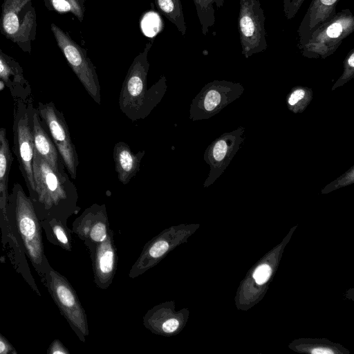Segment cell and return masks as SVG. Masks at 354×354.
I'll list each match as a JSON object with an SVG mask.
<instances>
[{
  "mask_svg": "<svg viewBox=\"0 0 354 354\" xmlns=\"http://www.w3.org/2000/svg\"><path fill=\"white\" fill-rule=\"evenodd\" d=\"M160 17L156 13L146 14L142 21V29L145 34L149 37L154 36L162 29V23Z\"/></svg>",
  "mask_w": 354,
  "mask_h": 354,
  "instance_id": "22",
  "label": "cell"
},
{
  "mask_svg": "<svg viewBox=\"0 0 354 354\" xmlns=\"http://www.w3.org/2000/svg\"><path fill=\"white\" fill-rule=\"evenodd\" d=\"M313 90L305 86L292 87L286 95L288 109L293 113H303L313 99Z\"/></svg>",
  "mask_w": 354,
  "mask_h": 354,
  "instance_id": "19",
  "label": "cell"
},
{
  "mask_svg": "<svg viewBox=\"0 0 354 354\" xmlns=\"http://www.w3.org/2000/svg\"><path fill=\"white\" fill-rule=\"evenodd\" d=\"M266 17L259 0H240L238 17L241 53L245 58L268 48Z\"/></svg>",
  "mask_w": 354,
  "mask_h": 354,
  "instance_id": "10",
  "label": "cell"
},
{
  "mask_svg": "<svg viewBox=\"0 0 354 354\" xmlns=\"http://www.w3.org/2000/svg\"><path fill=\"white\" fill-rule=\"evenodd\" d=\"M106 229L103 224L98 223L91 231V236L95 241H102L106 238Z\"/></svg>",
  "mask_w": 354,
  "mask_h": 354,
  "instance_id": "29",
  "label": "cell"
},
{
  "mask_svg": "<svg viewBox=\"0 0 354 354\" xmlns=\"http://www.w3.org/2000/svg\"><path fill=\"white\" fill-rule=\"evenodd\" d=\"M35 193L30 198L40 222L56 218L75 206L77 189L65 171L52 167L35 149L32 160Z\"/></svg>",
  "mask_w": 354,
  "mask_h": 354,
  "instance_id": "1",
  "label": "cell"
},
{
  "mask_svg": "<svg viewBox=\"0 0 354 354\" xmlns=\"http://www.w3.org/2000/svg\"><path fill=\"white\" fill-rule=\"evenodd\" d=\"M49 10L59 14L71 13L82 22L85 13L86 0H46Z\"/></svg>",
  "mask_w": 354,
  "mask_h": 354,
  "instance_id": "20",
  "label": "cell"
},
{
  "mask_svg": "<svg viewBox=\"0 0 354 354\" xmlns=\"http://www.w3.org/2000/svg\"><path fill=\"white\" fill-rule=\"evenodd\" d=\"M245 127L240 126L235 130L225 132L206 148L203 159L209 166V171L203 183L204 187L212 185L227 169L245 140Z\"/></svg>",
  "mask_w": 354,
  "mask_h": 354,
  "instance_id": "11",
  "label": "cell"
},
{
  "mask_svg": "<svg viewBox=\"0 0 354 354\" xmlns=\"http://www.w3.org/2000/svg\"><path fill=\"white\" fill-rule=\"evenodd\" d=\"M13 161L6 129L0 128V214L7 215L8 177Z\"/></svg>",
  "mask_w": 354,
  "mask_h": 354,
  "instance_id": "16",
  "label": "cell"
},
{
  "mask_svg": "<svg viewBox=\"0 0 354 354\" xmlns=\"http://www.w3.org/2000/svg\"><path fill=\"white\" fill-rule=\"evenodd\" d=\"M37 109L43 126L49 133L63 160L65 168L71 178L75 180L80 161L63 113L56 108L53 102H40Z\"/></svg>",
  "mask_w": 354,
  "mask_h": 354,
  "instance_id": "9",
  "label": "cell"
},
{
  "mask_svg": "<svg viewBox=\"0 0 354 354\" xmlns=\"http://www.w3.org/2000/svg\"><path fill=\"white\" fill-rule=\"evenodd\" d=\"M354 77V48L350 50L343 64V73L331 88L332 91L343 86Z\"/></svg>",
  "mask_w": 354,
  "mask_h": 354,
  "instance_id": "21",
  "label": "cell"
},
{
  "mask_svg": "<svg viewBox=\"0 0 354 354\" xmlns=\"http://www.w3.org/2000/svg\"><path fill=\"white\" fill-rule=\"evenodd\" d=\"M354 183V165H353L344 174L341 175L335 180L327 185L323 189L322 193H327L333 190L351 185Z\"/></svg>",
  "mask_w": 354,
  "mask_h": 354,
  "instance_id": "23",
  "label": "cell"
},
{
  "mask_svg": "<svg viewBox=\"0 0 354 354\" xmlns=\"http://www.w3.org/2000/svg\"><path fill=\"white\" fill-rule=\"evenodd\" d=\"M0 354H17L12 344L0 333Z\"/></svg>",
  "mask_w": 354,
  "mask_h": 354,
  "instance_id": "28",
  "label": "cell"
},
{
  "mask_svg": "<svg viewBox=\"0 0 354 354\" xmlns=\"http://www.w3.org/2000/svg\"><path fill=\"white\" fill-rule=\"evenodd\" d=\"M145 155V150L133 153L130 146L123 141L115 143L113 149V157L115 170L120 182L127 185L131 181L139 171Z\"/></svg>",
  "mask_w": 354,
  "mask_h": 354,
  "instance_id": "15",
  "label": "cell"
},
{
  "mask_svg": "<svg viewBox=\"0 0 354 354\" xmlns=\"http://www.w3.org/2000/svg\"><path fill=\"white\" fill-rule=\"evenodd\" d=\"M0 80L8 88L13 99L27 100L32 95V89L25 78L19 64L5 54L0 48Z\"/></svg>",
  "mask_w": 354,
  "mask_h": 354,
  "instance_id": "12",
  "label": "cell"
},
{
  "mask_svg": "<svg viewBox=\"0 0 354 354\" xmlns=\"http://www.w3.org/2000/svg\"><path fill=\"white\" fill-rule=\"evenodd\" d=\"M168 248L169 245L167 241H159L151 246L149 250V254L153 258H158L164 254Z\"/></svg>",
  "mask_w": 354,
  "mask_h": 354,
  "instance_id": "26",
  "label": "cell"
},
{
  "mask_svg": "<svg viewBox=\"0 0 354 354\" xmlns=\"http://www.w3.org/2000/svg\"><path fill=\"white\" fill-rule=\"evenodd\" d=\"M202 33L206 35L216 21L215 12L223 7L225 0H193Z\"/></svg>",
  "mask_w": 354,
  "mask_h": 354,
  "instance_id": "18",
  "label": "cell"
},
{
  "mask_svg": "<svg viewBox=\"0 0 354 354\" xmlns=\"http://www.w3.org/2000/svg\"><path fill=\"white\" fill-rule=\"evenodd\" d=\"M304 1L305 0H291L290 6L285 13L287 19H291L295 17Z\"/></svg>",
  "mask_w": 354,
  "mask_h": 354,
  "instance_id": "27",
  "label": "cell"
},
{
  "mask_svg": "<svg viewBox=\"0 0 354 354\" xmlns=\"http://www.w3.org/2000/svg\"><path fill=\"white\" fill-rule=\"evenodd\" d=\"M32 130L34 149L44 158L50 165L59 171H65L63 160L58 152L49 133L43 126L37 108H33Z\"/></svg>",
  "mask_w": 354,
  "mask_h": 354,
  "instance_id": "13",
  "label": "cell"
},
{
  "mask_svg": "<svg viewBox=\"0 0 354 354\" xmlns=\"http://www.w3.org/2000/svg\"><path fill=\"white\" fill-rule=\"evenodd\" d=\"M340 0H312L298 28L299 47L310 32L336 12Z\"/></svg>",
  "mask_w": 354,
  "mask_h": 354,
  "instance_id": "14",
  "label": "cell"
},
{
  "mask_svg": "<svg viewBox=\"0 0 354 354\" xmlns=\"http://www.w3.org/2000/svg\"><path fill=\"white\" fill-rule=\"evenodd\" d=\"M179 322L176 319H170L162 324V330L165 333H171L178 328Z\"/></svg>",
  "mask_w": 354,
  "mask_h": 354,
  "instance_id": "31",
  "label": "cell"
},
{
  "mask_svg": "<svg viewBox=\"0 0 354 354\" xmlns=\"http://www.w3.org/2000/svg\"><path fill=\"white\" fill-rule=\"evenodd\" d=\"M154 2L158 11L185 36L187 26L180 0H154Z\"/></svg>",
  "mask_w": 354,
  "mask_h": 354,
  "instance_id": "17",
  "label": "cell"
},
{
  "mask_svg": "<svg viewBox=\"0 0 354 354\" xmlns=\"http://www.w3.org/2000/svg\"><path fill=\"white\" fill-rule=\"evenodd\" d=\"M7 215L12 218L26 254L37 272L44 277L48 259L44 252L40 220L22 186L15 183L9 194Z\"/></svg>",
  "mask_w": 354,
  "mask_h": 354,
  "instance_id": "3",
  "label": "cell"
},
{
  "mask_svg": "<svg viewBox=\"0 0 354 354\" xmlns=\"http://www.w3.org/2000/svg\"><path fill=\"white\" fill-rule=\"evenodd\" d=\"M152 44V41L147 42L144 50L133 59L119 95L120 109L132 122L146 118L160 102L167 89L164 75L147 88L148 53Z\"/></svg>",
  "mask_w": 354,
  "mask_h": 354,
  "instance_id": "2",
  "label": "cell"
},
{
  "mask_svg": "<svg viewBox=\"0 0 354 354\" xmlns=\"http://www.w3.org/2000/svg\"><path fill=\"white\" fill-rule=\"evenodd\" d=\"M0 30L24 52L30 53L37 33L33 0H3Z\"/></svg>",
  "mask_w": 354,
  "mask_h": 354,
  "instance_id": "6",
  "label": "cell"
},
{
  "mask_svg": "<svg viewBox=\"0 0 354 354\" xmlns=\"http://www.w3.org/2000/svg\"><path fill=\"white\" fill-rule=\"evenodd\" d=\"M290 1H291V0H282L283 9L284 14L286 12L287 10L290 6Z\"/></svg>",
  "mask_w": 354,
  "mask_h": 354,
  "instance_id": "33",
  "label": "cell"
},
{
  "mask_svg": "<svg viewBox=\"0 0 354 354\" xmlns=\"http://www.w3.org/2000/svg\"><path fill=\"white\" fill-rule=\"evenodd\" d=\"M13 147L19 170L24 178L31 198L35 193L32 171L34 143L32 130L33 99L31 95L27 100L13 99Z\"/></svg>",
  "mask_w": 354,
  "mask_h": 354,
  "instance_id": "5",
  "label": "cell"
},
{
  "mask_svg": "<svg viewBox=\"0 0 354 354\" xmlns=\"http://www.w3.org/2000/svg\"><path fill=\"white\" fill-rule=\"evenodd\" d=\"M244 90L241 83L227 80H213L206 84L192 100L189 119L197 121L211 118L239 98Z\"/></svg>",
  "mask_w": 354,
  "mask_h": 354,
  "instance_id": "8",
  "label": "cell"
},
{
  "mask_svg": "<svg viewBox=\"0 0 354 354\" xmlns=\"http://www.w3.org/2000/svg\"><path fill=\"white\" fill-rule=\"evenodd\" d=\"M47 353L48 354H63L67 353V351L64 348L57 339L54 340L49 346Z\"/></svg>",
  "mask_w": 354,
  "mask_h": 354,
  "instance_id": "30",
  "label": "cell"
},
{
  "mask_svg": "<svg viewBox=\"0 0 354 354\" xmlns=\"http://www.w3.org/2000/svg\"><path fill=\"white\" fill-rule=\"evenodd\" d=\"M271 272L270 267L268 265L263 264L256 268L253 277L258 284H263L268 280Z\"/></svg>",
  "mask_w": 354,
  "mask_h": 354,
  "instance_id": "25",
  "label": "cell"
},
{
  "mask_svg": "<svg viewBox=\"0 0 354 354\" xmlns=\"http://www.w3.org/2000/svg\"><path fill=\"white\" fill-rule=\"evenodd\" d=\"M113 253L109 248L101 253L99 260V268L102 272L109 273L113 270Z\"/></svg>",
  "mask_w": 354,
  "mask_h": 354,
  "instance_id": "24",
  "label": "cell"
},
{
  "mask_svg": "<svg viewBox=\"0 0 354 354\" xmlns=\"http://www.w3.org/2000/svg\"><path fill=\"white\" fill-rule=\"evenodd\" d=\"M311 353L313 354H333L334 351L327 347H317L313 348Z\"/></svg>",
  "mask_w": 354,
  "mask_h": 354,
  "instance_id": "32",
  "label": "cell"
},
{
  "mask_svg": "<svg viewBox=\"0 0 354 354\" xmlns=\"http://www.w3.org/2000/svg\"><path fill=\"white\" fill-rule=\"evenodd\" d=\"M50 28L69 66L91 98L100 105V85L96 67L88 57L86 49L77 44L68 33L55 24H51Z\"/></svg>",
  "mask_w": 354,
  "mask_h": 354,
  "instance_id": "7",
  "label": "cell"
},
{
  "mask_svg": "<svg viewBox=\"0 0 354 354\" xmlns=\"http://www.w3.org/2000/svg\"><path fill=\"white\" fill-rule=\"evenodd\" d=\"M353 31L354 16L346 8L318 26L299 48L305 57L325 59L332 55Z\"/></svg>",
  "mask_w": 354,
  "mask_h": 354,
  "instance_id": "4",
  "label": "cell"
}]
</instances>
